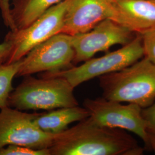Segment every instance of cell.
<instances>
[{"mask_svg": "<svg viewBox=\"0 0 155 155\" xmlns=\"http://www.w3.org/2000/svg\"><path fill=\"white\" fill-rule=\"evenodd\" d=\"M50 155H140L143 150L124 130L100 126L87 117L56 134Z\"/></svg>", "mask_w": 155, "mask_h": 155, "instance_id": "1", "label": "cell"}, {"mask_svg": "<svg viewBox=\"0 0 155 155\" xmlns=\"http://www.w3.org/2000/svg\"><path fill=\"white\" fill-rule=\"evenodd\" d=\"M99 79L106 100L136 104L142 109L155 101V64L145 56Z\"/></svg>", "mask_w": 155, "mask_h": 155, "instance_id": "2", "label": "cell"}, {"mask_svg": "<svg viewBox=\"0 0 155 155\" xmlns=\"http://www.w3.org/2000/svg\"><path fill=\"white\" fill-rule=\"evenodd\" d=\"M71 84L59 77L24 78L12 91L8 106L20 110H51L79 105Z\"/></svg>", "mask_w": 155, "mask_h": 155, "instance_id": "3", "label": "cell"}, {"mask_svg": "<svg viewBox=\"0 0 155 155\" xmlns=\"http://www.w3.org/2000/svg\"><path fill=\"white\" fill-rule=\"evenodd\" d=\"M144 56L142 38L140 34L127 45L108 52L100 58H91L79 66L54 72H45L42 78L59 77L67 80L73 87L94 78L118 71L129 66Z\"/></svg>", "mask_w": 155, "mask_h": 155, "instance_id": "4", "label": "cell"}, {"mask_svg": "<svg viewBox=\"0 0 155 155\" xmlns=\"http://www.w3.org/2000/svg\"><path fill=\"white\" fill-rule=\"evenodd\" d=\"M70 0H63L52 6L28 27L10 31L5 39L11 45V50L5 63L21 59L34 47L61 33L64 18Z\"/></svg>", "mask_w": 155, "mask_h": 155, "instance_id": "5", "label": "cell"}, {"mask_svg": "<svg viewBox=\"0 0 155 155\" xmlns=\"http://www.w3.org/2000/svg\"><path fill=\"white\" fill-rule=\"evenodd\" d=\"M83 107L97 124L134 133L148 147L150 134L140 106L130 103L124 105L122 102L103 97L94 100L87 98L84 101Z\"/></svg>", "mask_w": 155, "mask_h": 155, "instance_id": "6", "label": "cell"}, {"mask_svg": "<svg viewBox=\"0 0 155 155\" xmlns=\"http://www.w3.org/2000/svg\"><path fill=\"white\" fill-rule=\"evenodd\" d=\"M0 110V148L8 145L35 150L52 147L56 134L43 132L35 124L38 113L23 112L9 106Z\"/></svg>", "mask_w": 155, "mask_h": 155, "instance_id": "7", "label": "cell"}, {"mask_svg": "<svg viewBox=\"0 0 155 155\" xmlns=\"http://www.w3.org/2000/svg\"><path fill=\"white\" fill-rule=\"evenodd\" d=\"M74 57L71 36L63 33L56 34L34 47L22 58L16 77L70 68L74 66L72 64Z\"/></svg>", "mask_w": 155, "mask_h": 155, "instance_id": "8", "label": "cell"}, {"mask_svg": "<svg viewBox=\"0 0 155 155\" xmlns=\"http://www.w3.org/2000/svg\"><path fill=\"white\" fill-rule=\"evenodd\" d=\"M137 35L111 19L98 24L88 32L71 36L75 51L74 64L92 58L100 52H107L115 45H127Z\"/></svg>", "mask_w": 155, "mask_h": 155, "instance_id": "9", "label": "cell"}, {"mask_svg": "<svg viewBox=\"0 0 155 155\" xmlns=\"http://www.w3.org/2000/svg\"><path fill=\"white\" fill-rule=\"evenodd\" d=\"M118 16L116 0H70L61 33H84L106 19L117 21Z\"/></svg>", "mask_w": 155, "mask_h": 155, "instance_id": "10", "label": "cell"}, {"mask_svg": "<svg viewBox=\"0 0 155 155\" xmlns=\"http://www.w3.org/2000/svg\"><path fill=\"white\" fill-rule=\"evenodd\" d=\"M116 22L137 34L155 30V0H116Z\"/></svg>", "mask_w": 155, "mask_h": 155, "instance_id": "11", "label": "cell"}, {"mask_svg": "<svg viewBox=\"0 0 155 155\" xmlns=\"http://www.w3.org/2000/svg\"><path fill=\"white\" fill-rule=\"evenodd\" d=\"M89 117L87 110L78 105L38 113L33 122L43 132L57 134L66 130L70 124L79 122Z\"/></svg>", "mask_w": 155, "mask_h": 155, "instance_id": "12", "label": "cell"}, {"mask_svg": "<svg viewBox=\"0 0 155 155\" xmlns=\"http://www.w3.org/2000/svg\"><path fill=\"white\" fill-rule=\"evenodd\" d=\"M63 0H12V16L16 29L25 28Z\"/></svg>", "mask_w": 155, "mask_h": 155, "instance_id": "13", "label": "cell"}, {"mask_svg": "<svg viewBox=\"0 0 155 155\" xmlns=\"http://www.w3.org/2000/svg\"><path fill=\"white\" fill-rule=\"evenodd\" d=\"M21 64V59L12 63L0 64V109L8 106V100L12 91L13 78Z\"/></svg>", "mask_w": 155, "mask_h": 155, "instance_id": "14", "label": "cell"}, {"mask_svg": "<svg viewBox=\"0 0 155 155\" xmlns=\"http://www.w3.org/2000/svg\"><path fill=\"white\" fill-rule=\"evenodd\" d=\"M0 155H50L49 149L35 150L28 147L8 145L0 148Z\"/></svg>", "mask_w": 155, "mask_h": 155, "instance_id": "15", "label": "cell"}, {"mask_svg": "<svg viewBox=\"0 0 155 155\" xmlns=\"http://www.w3.org/2000/svg\"><path fill=\"white\" fill-rule=\"evenodd\" d=\"M144 56L155 64V30L141 35Z\"/></svg>", "mask_w": 155, "mask_h": 155, "instance_id": "16", "label": "cell"}, {"mask_svg": "<svg viewBox=\"0 0 155 155\" xmlns=\"http://www.w3.org/2000/svg\"><path fill=\"white\" fill-rule=\"evenodd\" d=\"M12 0H0V12L6 26L10 28L11 31H15L16 28L12 16Z\"/></svg>", "mask_w": 155, "mask_h": 155, "instance_id": "17", "label": "cell"}, {"mask_svg": "<svg viewBox=\"0 0 155 155\" xmlns=\"http://www.w3.org/2000/svg\"><path fill=\"white\" fill-rule=\"evenodd\" d=\"M142 115L147 124L148 132L155 134V101L149 106L142 109Z\"/></svg>", "mask_w": 155, "mask_h": 155, "instance_id": "18", "label": "cell"}, {"mask_svg": "<svg viewBox=\"0 0 155 155\" xmlns=\"http://www.w3.org/2000/svg\"><path fill=\"white\" fill-rule=\"evenodd\" d=\"M11 50V45L6 40L2 43H0V64L7 61Z\"/></svg>", "mask_w": 155, "mask_h": 155, "instance_id": "19", "label": "cell"}]
</instances>
